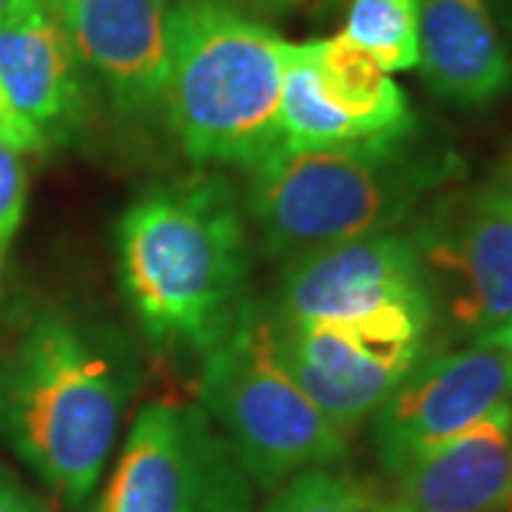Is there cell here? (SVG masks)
<instances>
[{
  "mask_svg": "<svg viewBox=\"0 0 512 512\" xmlns=\"http://www.w3.org/2000/svg\"><path fill=\"white\" fill-rule=\"evenodd\" d=\"M262 308L276 362L348 439L376 416L424 356V350L384 345L359 330L279 319L265 302Z\"/></svg>",
  "mask_w": 512,
  "mask_h": 512,
  "instance_id": "30bf717a",
  "label": "cell"
},
{
  "mask_svg": "<svg viewBox=\"0 0 512 512\" xmlns=\"http://www.w3.org/2000/svg\"><path fill=\"white\" fill-rule=\"evenodd\" d=\"M92 512H256L254 481L200 404L148 402Z\"/></svg>",
  "mask_w": 512,
  "mask_h": 512,
  "instance_id": "ba28073f",
  "label": "cell"
},
{
  "mask_svg": "<svg viewBox=\"0 0 512 512\" xmlns=\"http://www.w3.org/2000/svg\"><path fill=\"white\" fill-rule=\"evenodd\" d=\"M80 69L114 111L146 120L163 109L168 69V0H52Z\"/></svg>",
  "mask_w": 512,
  "mask_h": 512,
  "instance_id": "8fae6325",
  "label": "cell"
},
{
  "mask_svg": "<svg viewBox=\"0 0 512 512\" xmlns=\"http://www.w3.org/2000/svg\"><path fill=\"white\" fill-rule=\"evenodd\" d=\"M410 134L362 146L276 148L248 168V217L265 254L293 262L353 239L390 234L458 171L453 154Z\"/></svg>",
  "mask_w": 512,
  "mask_h": 512,
  "instance_id": "3957f363",
  "label": "cell"
},
{
  "mask_svg": "<svg viewBox=\"0 0 512 512\" xmlns=\"http://www.w3.org/2000/svg\"><path fill=\"white\" fill-rule=\"evenodd\" d=\"M0 512H52L49 504L35 495L15 473L0 467Z\"/></svg>",
  "mask_w": 512,
  "mask_h": 512,
  "instance_id": "ffe728a7",
  "label": "cell"
},
{
  "mask_svg": "<svg viewBox=\"0 0 512 512\" xmlns=\"http://www.w3.org/2000/svg\"><path fill=\"white\" fill-rule=\"evenodd\" d=\"M137 390V362L109 325L37 311L0 353V441L80 512L103 481Z\"/></svg>",
  "mask_w": 512,
  "mask_h": 512,
  "instance_id": "6da1fadb",
  "label": "cell"
},
{
  "mask_svg": "<svg viewBox=\"0 0 512 512\" xmlns=\"http://www.w3.org/2000/svg\"><path fill=\"white\" fill-rule=\"evenodd\" d=\"M285 57L288 40L231 0L168 9L163 111L188 160L248 171L282 146Z\"/></svg>",
  "mask_w": 512,
  "mask_h": 512,
  "instance_id": "277c9868",
  "label": "cell"
},
{
  "mask_svg": "<svg viewBox=\"0 0 512 512\" xmlns=\"http://www.w3.org/2000/svg\"><path fill=\"white\" fill-rule=\"evenodd\" d=\"M0 89L49 146L80 134L86 83L52 0H9L0 18Z\"/></svg>",
  "mask_w": 512,
  "mask_h": 512,
  "instance_id": "7c38bea8",
  "label": "cell"
},
{
  "mask_svg": "<svg viewBox=\"0 0 512 512\" xmlns=\"http://www.w3.org/2000/svg\"><path fill=\"white\" fill-rule=\"evenodd\" d=\"M245 6H254V9H268V12H285V9H296L302 6L305 0H239Z\"/></svg>",
  "mask_w": 512,
  "mask_h": 512,
  "instance_id": "44dd1931",
  "label": "cell"
},
{
  "mask_svg": "<svg viewBox=\"0 0 512 512\" xmlns=\"http://www.w3.org/2000/svg\"><path fill=\"white\" fill-rule=\"evenodd\" d=\"M512 404V345H430L370 419L387 476Z\"/></svg>",
  "mask_w": 512,
  "mask_h": 512,
  "instance_id": "9c48e42d",
  "label": "cell"
},
{
  "mask_svg": "<svg viewBox=\"0 0 512 512\" xmlns=\"http://www.w3.org/2000/svg\"><path fill=\"white\" fill-rule=\"evenodd\" d=\"M419 69L430 92L481 109L512 89V60L487 0H419Z\"/></svg>",
  "mask_w": 512,
  "mask_h": 512,
  "instance_id": "5bb4252c",
  "label": "cell"
},
{
  "mask_svg": "<svg viewBox=\"0 0 512 512\" xmlns=\"http://www.w3.org/2000/svg\"><path fill=\"white\" fill-rule=\"evenodd\" d=\"M342 35L387 74L410 72L419 66V0H350Z\"/></svg>",
  "mask_w": 512,
  "mask_h": 512,
  "instance_id": "2e32d148",
  "label": "cell"
},
{
  "mask_svg": "<svg viewBox=\"0 0 512 512\" xmlns=\"http://www.w3.org/2000/svg\"><path fill=\"white\" fill-rule=\"evenodd\" d=\"M487 3H495V6H498V12H501V20H504L507 32L512 35V0H487Z\"/></svg>",
  "mask_w": 512,
  "mask_h": 512,
  "instance_id": "603a6c76",
  "label": "cell"
},
{
  "mask_svg": "<svg viewBox=\"0 0 512 512\" xmlns=\"http://www.w3.org/2000/svg\"><path fill=\"white\" fill-rule=\"evenodd\" d=\"M26 188H29V177H26L23 154L0 140V271L23 222Z\"/></svg>",
  "mask_w": 512,
  "mask_h": 512,
  "instance_id": "ac0fdd59",
  "label": "cell"
},
{
  "mask_svg": "<svg viewBox=\"0 0 512 512\" xmlns=\"http://www.w3.org/2000/svg\"><path fill=\"white\" fill-rule=\"evenodd\" d=\"M313 74L322 100L365 140H396L416 128L399 83L345 35L311 40Z\"/></svg>",
  "mask_w": 512,
  "mask_h": 512,
  "instance_id": "9a60e30c",
  "label": "cell"
},
{
  "mask_svg": "<svg viewBox=\"0 0 512 512\" xmlns=\"http://www.w3.org/2000/svg\"><path fill=\"white\" fill-rule=\"evenodd\" d=\"M262 512H390V507L382 490L342 467H316L274 490Z\"/></svg>",
  "mask_w": 512,
  "mask_h": 512,
  "instance_id": "e0dca14e",
  "label": "cell"
},
{
  "mask_svg": "<svg viewBox=\"0 0 512 512\" xmlns=\"http://www.w3.org/2000/svg\"><path fill=\"white\" fill-rule=\"evenodd\" d=\"M439 345H512V197L490 180L450 191L407 234Z\"/></svg>",
  "mask_w": 512,
  "mask_h": 512,
  "instance_id": "8992f818",
  "label": "cell"
},
{
  "mask_svg": "<svg viewBox=\"0 0 512 512\" xmlns=\"http://www.w3.org/2000/svg\"><path fill=\"white\" fill-rule=\"evenodd\" d=\"M0 140L9 143L12 148H18L20 154H40V151L49 148L43 134L12 109V103L6 100L3 89H0Z\"/></svg>",
  "mask_w": 512,
  "mask_h": 512,
  "instance_id": "d6986e66",
  "label": "cell"
},
{
  "mask_svg": "<svg viewBox=\"0 0 512 512\" xmlns=\"http://www.w3.org/2000/svg\"><path fill=\"white\" fill-rule=\"evenodd\" d=\"M6 6H9V0H0V18H3V12H6Z\"/></svg>",
  "mask_w": 512,
  "mask_h": 512,
  "instance_id": "cb8c5ba5",
  "label": "cell"
},
{
  "mask_svg": "<svg viewBox=\"0 0 512 512\" xmlns=\"http://www.w3.org/2000/svg\"><path fill=\"white\" fill-rule=\"evenodd\" d=\"M493 183L501 188V191H507L512 197V148L507 151V157H504V163L498 168V174L493 177Z\"/></svg>",
  "mask_w": 512,
  "mask_h": 512,
  "instance_id": "7402d4cb",
  "label": "cell"
},
{
  "mask_svg": "<svg viewBox=\"0 0 512 512\" xmlns=\"http://www.w3.org/2000/svg\"><path fill=\"white\" fill-rule=\"evenodd\" d=\"M265 305L288 322L339 325L396 348L427 350L433 339V302L419 254L399 231L293 259Z\"/></svg>",
  "mask_w": 512,
  "mask_h": 512,
  "instance_id": "52a82bcc",
  "label": "cell"
},
{
  "mask_svg": "<svg viewBox=\"0 0 512 512\" xmlns=\"http://www.w3.org/2000/svg\"><path fill=\"white\" fill-rule=\"evenodd\" d=\"M390 478V512H512V404Z\"/></svg>",
  "mask_w": 512,
  "mask_h": 512,
  "instance_id": "4fadbf2b",
  "label": "cell"
},
{
  "mask_svg": "<svg viewBox=\"0 0 512 512\" xmlns=\"http://www.w3.org/2000/svg\"><path fill=\"white\" fill-rule=\"evenodd\" d=\"M197 393L259 490L274 493L305 470L342 467L348 458V436L276 362L262 302H248L237 325L202 353Z\"/></svg>",
  "mask_w": 512,
  "mask_h": 512,
  "instance_id": "5b68a950",
  "label": "cell"
},
{
  "mask_svg": "<svg viewBox=\"0 0 512 512\" xmlns=\"http://www.w3.org/2000/svg\"><path fill=\"white\" fill-rule=\"evenodd\" d=\"M126 302L151 345L205 353L248 299V211L220 171L151 185L117 222Z\"/></svg>",
  "mask_w": 512,
  "mask_h": 512,
  "instance_id": "7a4b0ae2",
  "label": "cell"
}]
</instances>
